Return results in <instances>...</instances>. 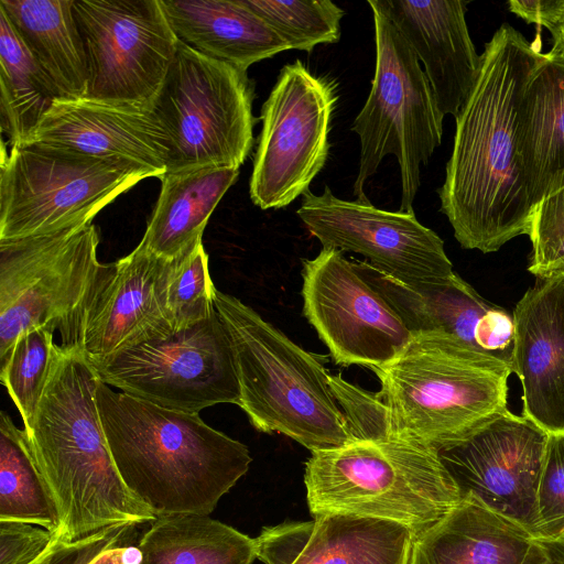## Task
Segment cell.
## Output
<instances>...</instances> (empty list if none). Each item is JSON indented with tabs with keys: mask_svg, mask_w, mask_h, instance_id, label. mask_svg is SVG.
Instances as JSON below:
<instances>
[{
	"mask_svg": "<svg viewBox=\"0 0 564 564\" xmlns=\"http://www.w3.org/2000/svg\"><path fill=\"white\" fill-rule=\"evenodd\" d=\"M424 65L443 117H457L478 80V55L466 23L467 1L371 0Z\"/></svg>",
	"mask_w": 564,
	"mask_h": 564,
	"instance_id": "cell-20",
	"label": "cell"
},
{
	"mask_svg": "<svg viewBox=\"0 0 564 564\" xmlns=\"http://www.w3.org/2000/svg\"><path fill=\"white\" fill-rule=\"evenodd\" d=\"M373 14L376 69L371 90L351 130L360 140L354 194L369 203L367 180L383 158L393 154L401 176L400 212L413 213L421 165L441 144L443 119L420 61L392 21L368 1Z\"/></svg>",
	"mask_w": 564,
	"mask_h": 564,
	"instance_id": "cell-9",
	"label": "cell"
},
{
	"mask_svg": "<svg viewBox=\"0 0 564 564\" xmlns=\"http://www.w3.org/2000/svg\"><path fill=\"white\" fill-rule=\"evenodd\" d=\"M510 12L527 23L544 26L554 34L564 18V0H510Z\"/></svg>",
	"mask_w": 564,
	"mask_h": 564,
	"instance_id": "cell-40",
	"label": "cell"
},
{
	"mask_svg": "<svg viewBox=\"0 0 564 564\" xmlns=\"http://www.w3.org/2000/svg\"><path fill=\"white\" fill-rule=\"evenodd\" d=\"M517 149L533 207L564 186V55L546 53L518 106Z\"/></svg>",
	"mask_w": 564,
	"mask_h": 564,
	"instance_id": "cell-23",
	"label": "cell"
},
{
	"mask_svg": "<svg viewBox=\"0 0 564 564\" xmlns=\"http://www.w3.org/2000/svg\"><path fill=\"white\" fill-rule=\"evenodd\" d=\"M513 340L514 324L512 315L494 305L476 326L475 341L478 348L503 359L510 365Z\"/></svg>",
	"mask_w": 564,
	"mask_h": 564,
	"instance_id": "cell-39",
	"label": "cell"
},
{
	"mask_svg": "<svg viewBox=\"0 0 564 564\" xmlns=\"http://www.w3.org/2000/svg\"><path fill=\"white\" fill-rule=\"evenodd\" d=\"M0 10L61 99L84 98L88 65L74 0H0Z\"/></svg>",
	"mask_w": 564,
	"mask_h": 564,
	"instance_id": "cell-26",
	"label": "cell"
},
{
	"mask_svg": "<svg viewBox=\"0 0 564 564\" xmlns=\"http://www.w3.org/2000/svg\"><path fill=\"white\" fill-rule=\"evenodd\" d=\"M96 400L117 470L155 516H209L248 471V447L199 413L165 409L99 381Z\"/></svg>",
	"mask_w": 564,
	"mask_h": 564,
	"instance_id": "cell-2",
	"label": "cell"
},
{
	"mask_svg": "<svg viewBox=\"0 0 564 564\" xmlns=\"http://www.w3.org/2000/svg\"><path fill=\"white\" fill-rule=\"evenodd\" d=\"M88 82L83 99L151 112L178 39L160 0H74Z\"/></svg>",
	"mask_w": 564,
	"mask_h": 564,
	"instance_id": "cell-12",
	"label": "cell"
},
{
	"mask_svg": "<svg viewBox=\"0 0 564 564\" xmlns=\"http://www.w3.org/2000/svg\"><path fill=\"white\" fill-rule=\"evenodd\" d=\"M335 82L296 59L282 67L261 109L262 129L249 182L252 203L282 208L303 195L322 171L337 102Z\"/></svg>",
	"mask_w": 564,
	"mask_h": 564,
	"instance_id": "cell-13",
	"label": "cell"
},
{
	"mask_svg": "<svg viewBox=\"0 0 564 564\" xmlns=\"http://www.w3.org/2000/svg\"><path fill=\"white\" fill-rule=\"evenodd\" d=\"M354 262L359 273L390 303L412 337L446 335L481 350L475 341V329L494 304L458 274L438 283L408 286L380 273L367 261Z\"/></svg>",
	"mask_w": 564,
	"mask_h": 564,
	"instance_id": "cell-27",
	"label": "cell"
},
{
	"mask_svg": "<svg viewBox=\"0 0 564 564\" xmlns=\"http://www.w3.org/2000/svg\"><path fill=\"white\" fill-rule=\"evenodd\" d=\"M372 370L392 436L435 451L508 409L510 365L451 336H414L397 358Z\"/></svg>",
	"mask_w": 564,
	"mask_h": 564,
	"instance_id": "cell-4",
	"label": "cell"
},
{
	"mask_svg": "<svg viewBox=\"0 0 564 564\" xmlns=\"http://www.w3.org/2000/svg\"><path fill=\"white\" fill-rule=\"evenodd\" d=\"M93 224L0 240V359L18 337L44 327L63 347L79 348L88 304L108 263L98 261Z\"/></svg>",
	"mask_w": 564,
	"mask_h": 564,
	"instance_id": "cell-8",
	"label": "cell"
},
{
	"mask_svg": "<svg viewBox=\"0 0 564 564\" xmlns=\"http://www.w3.org/2000/svg\"><path fill=\"white\" fill-rule=\"evenodd\" d=\"M238 175L239 169L220 167L165 173L140 243L165 260L195 248L203 242L210 215Z\"/></svg>",
	"mask_w": 564,
	"mask_h": 564,
	"instance_id": "cell-25",
	"label": "cell"
},
{
	"mask_svg": "<svg viewBox=\"0 0 564 564\" xmlns=\"http://www.w3.org/2000/svg\"><path fill=\"white\" fill-rule=\"evenodd\" d=\"M253 97L247 72L178 41L151 110L169 140L166 173L239 169L254 142Z\"/></svg>",
	"mask_w": 564,
	"mask_h": 564,
	"instance_id": "cell-10",
	"label": "cell"
},
{
	"mask_svg": "<svg viewBox=\"0 0 564 564\" xmlns=\"http://www.w3.org/2000/svg\"><path fill=\"white\" fill-rule=\"evenodd\" d=\"M59 94L0 10V127L11 147L30 142Z\"/></svg>",
	"mask_w": 564,
	"mask_h": 564,
	"instance_id": "cell-29",
	"label": "cell"
},
{
	"mask_svg": "<svg viewBox=\"0 0 564 564\" xmlns=\"http://www.w3.org/2000/svg\"><path fill=\"white\" fill-rule=\"evenodd\" d=\"M137 536L138 530L135 528L93 564H138L140 555L135 544Z\"/></svg>",
	"mask_w": 564,
	"mask_h": 564,
	"instance_id": "cell-41",
	"label": "cell"
},
{
	"mask_svg": "<svg viewBox=\"0 0 564 564\" xmlns=\"http://www.w3.org/2000/svg\"><path fill=\"white\" fill-rule=\"evenodd\" d=\"M414 538L398 522L325 513L264 527L254 542L264 564H409Z\"/></svg>",
	"mask_w": 564,
	"mask_h": 564,
	"instance_id": "cell-19",
	"label": "cell"
},
{
	"mask_svg": "<svg viewBox=\"0 0 564 564\" xmlns=\"http://www.w3.org/2000/svg\"><path fill=\"white\" fill-rule=\"evenodd\" d=\"M58 351L54 332L40 327L21 334L0 359V380L21 414L25 432L32 429Z\"/></svg>",
	"mask_w": 564,
	"mask_h": 564,
	"instance_id": "cell-31",
	"label": "cell"
},
{
	"mask_svg": "<svg viewBox=\"0 0 564 564\" xmlns=\"http://www.w3.org/2000/svg\"><path fill=\"white\" fill-rule=\"evenodd\" d=\"M90 362L106 384L165 409L199 413L240 403L234 349L217 311L170 336Z\"/></svg>",
	"mask_w": 564,
	"mask_h": 564,
	"instance_id": "cell-11",
	"label": "cell"
},
{
	"mask_svg": "<svg viewBox=\"0 0 564 564\" xmlns=\"http://www.w3.org/2000/svg\"><path fill=\"white\" fill-rule=\"evenodd\" d=\"M180 42L241 70L289 45L240 0H160Z\"/></svg>",
	"mask_w": 564,
	"mask_h": 564,
	"instance_id": "cell-24",
	"label": "cell"
},
{
	"mask_svg": "<svg viewBox=\"0 0 564 564\" xmlns=\"http://www.w3.org/2000/svg\"><path fill=\"white\" fill-rule=\"evenodd\" d=\"M138 564H252L254 539L205 514L156 516L137 543Z\"/></svg>",
	"mask_w": 564,
	"mask_h": 564,
	"instance_id": "cell-28",
	"label": "cell"
},
{
	"mask_svg": "<svg viewBox=\"0 0 564 564\" xmlns=\"http://www.w3.org/2000/svg\"><path fill=\"white\" fill-rule=\"evenodd\" d=\"M536 492L534 538L564 541V432L547 434Z\"/></svg>",
	"mask_w": 564,
	"mask_h": 564,
	"instance_id": "cell-34",
	"label": "cell"
},
{
	"mask_svg": "<svg viewBox=\"0 0 564 564\" xmlns=\"http://www.w3.org/2000/svg\"><path fill=\"white\" fill-rule=\"evenodd\" d=\"M215 308L231 340L239 406L263 433H281L312 453L352 443L329 373L239 299L215 290Z\"/></svg>",
	"mask_w": 564,
	"mask_h": 564,
	"instance_id": "cell-5",
	"label": "cell"
},
{
	"mask_svg": "<svg viewBox=\"0 0 564 564\" xmlns=\"http://www.w3.org/2000/svg\"><path fill=\"white\" fill-rule=\"evenodd\" d=\"M511 371L523 413L547 434L564 432V273L538 279L512 313Z\"/></svg>",
	"mask_w": 564,
	"mask_h": 564,
	"instance_id": "cell-18",
	"label": "cell"
},
{
	"mask_svg": "<svg viewBox=\"0 0 564 564\" xmlns=\"http://www.w3.org/2000/svg\"><path fill=\"white\" fill-rule=\"evenodd\" d=\"M303 313L335 364L380 368L412 335L390 303L334 248L303 261Z\"/></svg>",
	"mask_w": 564,
	"mask_h": 564,
	"instance_id": "cell-14",
	"label": "cell"
},
{
	"mask_svg": "<svg viewBox=\"0 0 564 564\" xmlns=\"http://www.w3.org/2000/svg\"><path fill=\"white\" fill-rule=\"evenodd\" d=\"M329 386L354 442L394 438L388 406L378 393L352 384L340 375H329Z\"/></svg>",
	"mask_w": 564,
	"mask_h": 564,
	"instance_id": "cell-36",
	"label": "cell"
},
{
	"mask_svg": "<svg viewBox=\"0 0 564 564\" xmlns=\"http://www.w3.org/2000/svg\"><path fill=\"white\" fill-rule=\"evenodd\" d=\"M290 47L311 53L340 39L341 8L329 0H240Z\"/></svg>",
	"mask_w": 564,
	"mask_h": 564,
	"instance_id": "cell-32",
	"label": "cell"
},
{
	"mask_svg": "<svg viewBox=\"0 0 564 564\" xmlns=\"http://www.w3.org/2000/svg\"><path fill=\"white\" fill-rule=\"evenodd\" d=\"M33 141L130 161L159 178L166 173L169 140L151 112L83 98L56 99L33 133Z\"/></svg>",
	"mask_w": 564,
	"mask_h": 564,
	"instance_id": "cell-21",
	"label": "cell"
},
{
	"mask_svg": "<svg viewBox=\"0 0 564 564\" xmlns=\"http://www.w3.org/2000/svg\"><path fill=\"white\" fill-rule=\"evenodd\" d=\"M99 381L79 348L59 345L34 423L26 432L59 512L58 540L63 542L156 518L129 491L117 470L97 406Z\"/></svg>",
	"mask_w": 564,
	"mask_h": 564,
	"instance_id": "cell-3",
	"label": "cell"
},
{
	"mask_svg": "<svg viewBox=\"0 0 564 564\" xmlns=\"http://www.w3.org/2000/svg\"><path fill=\"white\" fill-rule=\"evenodd\" d=\"M540 42L502 23L481 53L478 80L455 118L441 212L464 249L498 251L529 235L534 207L517 149L518 106L543 61Z\"/></svg>",
	"mask_w": 564,
	"mask_h": 564,
	"instance_id": "cell-1",
	"label": "cell"
},
{
	"mask_svg": "<svg viewBox=\"0 0 564 564\" xmlns=\"http://www.w3.org/2000/svg\"><path fill=\"white\" fill-rule=\"evenodd\" d=\"M529 272L538 279L564 273V186L543 198L533 210Z\"/></svg>",
	"mask_w": 564,
	"mask_h": 564,
	"instance_id": "cell-35",
	"label": "cell"
},
{
	"mask_svg": "<svg viewBox=\"0 0 564 564\" xmlns=\"http://www.w3.org/2000/svg\"><path fill=\"white\" fill-rule=\"evenodd\" d=\"M141 165L44 142L11 147L0 165V240L51 235L91 219L140 181Z\"/></svg>",
	"mask_w": 564,
	"mask_h": 564,
	"instance_id": "cell-7",
	"label": "cell"
},
{
	"mask_svg": "<svg viewBox=\"0 0 564 564\" xmlns=\"http://www.w3.org/2000/svg\"><path fill=\"white\" fill-rule=\"evenodd\" d=\"M538 543L527 529L467 495L414 538L409 564H528Z\"/></svg>",
	"mask_w": 564,
	"mask_h": 564,
	"instance_id": "cell-22",
	"label": "cell"
},
{
	"mask_svg": "<svg viewBox=\"0 0 564 564\" xmlns=\"http://www.w3.org/2000/svg\"><path fill=\"white\" fill-rule=\"evenodd\" d=\"M297 215L323 248L361 254L373 269L404 285L438 283L455 273L444 241L414 213L344 200L325 186L321 195L310 189L302 195Z\"/></svg>",
	"mask_w": 564,
	"mask_h": 564,
	"instance_id": "cell-15",
	"label": "cell"
},
{
	"mask_svg": "<svg viewBox=\"0 0 564 564\" xmlns=\"http://www.w3.org/2000/svg\"><path fill=\"white\" fill-rule=\"evenodd\" d=\"M137 527L118 524L74 542L54 540L52 546L32 564H93Z\"/></svg>",
	"mask_w": 564,
	"mask_h": 564,
	"instance_id": "cell-37",
	"label": "cell"
},
{
	"mask_svg": "<svg viewBox=\"0 0 564 564\" xmlns=\"http://www.w3.org/2000/svg\"><path fill=\"white\" fill-rule=\"evenodd\" d=\"M553 45L550 53L556 55H564V18L558 29L552 34Z\"/></svg>",
	"mask_w": 564,
	"mask_h": 564,
	"instance_id": "cell-43",
	"label": "cell"
},
{
	"mask_svg": "<svg viewBox=\"0 0 564 564\" xmlns=\"http://www.w3.org/2000/svg\"><path fill=\"white\" fill-rule=\"evenodd\" d=\"M54 534L35 524L0 520V564H32L54 543Z\"/></svg>",
	"mask_w": 564,
	"mask_h": 564,
	"instance_id": "cell-38",
	"label": "cell"
},
{
	"mask_svg": "<svg viewBox=\"0 0 564 564\" xmlns=\"http://www.w3.org/2000/svg\"><path fill=\"white\" fill-rule=\"evenodd\" d=\"M547 433L508 409L436 451L460 498L471 495L534 536Z\"/></svg>",
	"mask_w": 564,
	"mask_h": 564,
	"instance_id": "cell-16",
	"label": "cell"
},
{
	"mask_svg": "<svg viewBox=\"0 0 564 564\" xmlns=\"http://www.w3.org/2000/svg\"><path fill=\"white\" fill-rule=\"evenodd\" d=\"M165 261L139 243L108 263L83 322L80 350L90 361L174 333L161 295Z\"/></svg>",
	"mask_w": 564,
	"mask_h": 564,
	"instance_id": "cell-17",
	"label": "cell"
},
{
	"mask_svg": "<svg viewBox=\"0 0 564 564\" xmlns=\"http://www.w3.org/2000/svg\"><path fill=\"white\" fill-rule=\"evenodd\" d=\"M215 290L203 242L173 260H166L161 295L173 330H182L210 317L216 312Z\"/></svg>",
	"mask_w": 564,
	"mask_h": 564,
	"instance_id": "cell-33",
	"label": "cell"
},
{
	"mask_svg": "<svg viewBox=\"0 0 564 564\" xmlns=\"http://www.w3.org/2000/svg\"><path fill=\"white\" fill-rule=\"evenodd\" d=\"M304 484L313 517L344 513L388 520L415 536L460 500L436 451L400 438L313 452Z\"/></svg>",
	"mask_w": 564,
	"mask_h": 564,
	"instance_id": "cell-6",
	"label": "cell"
},
{
	"mask_svg": "<svg viewBox=\"0 0 564 564\" xmlns=\"http://www.w3.org/2000/svg\"><path fill=\"white\" fill-rule=\"evenodd\" d=\"M0 520L32 523L59 539V512L28 434L4 411L0 414Z\"/></svg>",
	"mask_w": 564,
	"mask_h": 564,
	"instance_id": "cell-30",
	"label": "cell"
},
{
	"mask_svg": "<svg viewBox=\"0 0 564 564\" xmlns=\"http://www.w3.org/2000/svg\"><path fill=\"white\" fill-rule=\"evenodd\" d=\"M528 564H564V541H539Z\"/></svg>",
	"mask_w": 564,
	"mask_h": 564,
	"instance_id": "cell-42",
	"label": "cell"
}]
</instances>
